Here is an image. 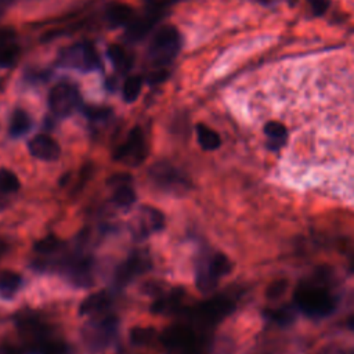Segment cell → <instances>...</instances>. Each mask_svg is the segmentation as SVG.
Returning a JSON list of instances; mask_svg holds the SVG:
<instances>
[{"instance_id":"4","label":"cell","mask_w":354,"mask_h":354,"mask_svg":"<svg viewBox=\"0 0 354 354\" xmlns=\"http://www.w3.org/2000/svg\"><path fill=\"white\" fill-rule=\"evenodd\" d=\"M59 62L66 68L91 72L100 68V57L90 43H77L59 53Z\"/></svg>"},{"instance_id":"19","label":"cell","mask_w":354,"mask_h":354,"mask_svg":"<svg viewBox=\"0 0 354 354\" xmlns=\"http://www.w3.org/2000/svg\"><path fill=\"white\" fill-rule=\"evenodd\" d=\"M196 137H198L199 145L205 151H214L221 144V138H220L218 133H216L213 129H210L202 123L196 124Z\"/></svg>"},{"instance_id":"18","label":"cell","mask_w":354,"mask_h":354,"mask_svg":"<svg viewBox=\"0 0 354 354\" xmlns=\"http://www.w3.org/2000/svg\"><path fill=\"white\" fill-rule=\"evenodd\" d=\"M22 285V278L19 274L12 271H1L0 272V296L10 299Z\"/></svg>"},{"instance_id":"16","label":"cell","mask_w":354,"mask_h":354,"mask_svg":"<svg viewBox=\"0 0 354 354\" xmlns=\"http://www.w3.org/2000/svg\"><path fill=\"white\" fill-rule=\"evenodd\" d=\"M141 223H142V231L144 234H151L160 231L165 227V217L162 212H159L155 207L142 206L141 207Z\"/></svg>"},{"instance_id":"21","label":"cell","mask_w":354,"mask_h":354,"mask_svg":"<svg viewBox=\"0 0 354 354\" xmlns=\"http://www.w3.org/2000/svg\"><path fill=\"white\" fill-rule=\"evenodd\" d=\"M32 126L29 115L22 109H15L10 119V134L12 137H21L29 131Z\"/></svg>"},{"instance_id":"13","label":"cell","mask_w":354,"mask_h":354,"mask_svg":"<svg viewBox=\"0 0 354 354\" xmlns=\"http://www.w3.org/2000/svg\"><path fill=\"white\" fill-rule=\"evenodd\" d=\"M28 348L30 354H68L69 351L66 343L53 337L50 333L29 342Z\"/></svg>"},{"instance_id":"38","label":"cell","mask_w":354,"mask_h":354,"mask_svg":"<svg viewBox=\"0 0 354 354\" xmlns=\"http://www.w3.org/2000/svg\"><path fill=\"white\" fill-rule=\"evenodd\" d=\"M0 88H1V82H0Z\"/></svg>"},{"instance_id":"20","label":"cell","mask_w":354,"mask_h":354,"mask_svg":"<svg viewBox=\"0 0 354 354\" xmlns=\"http://www.w3.org/2000/svg\"><path fill=\"white\" fill-rule=\"evenodd\" d=\"M108 58L119 72H127L131 66V57L119 44H112L108 47Z\"/></svg>"},{"instance_id":"35","label":"cell","mask_w":354,"mask_h":354,"mask_svg":"<svg viewBox=\"0 0 354 354\" xmlns=\"http://www.w3.org/2000/svg\"><path fill=\"white\" fill-rule=\"evenodd\" d=\"M4 248H6V246H4V243L0 241V254L4 252Z\"/></svg>"},{"instance_id":"24","label":"cell","mask_w":354,"mask_h":354,"mask_svg":"<svg viewBox=\"0 0 354 354\" xmlns=\"http://www.w3.org/2000/svg\"><path fill=\"white\" fill-rule=\"evenodd\" d=\"M113 202L119 207H130L136 202L134 189L129 184L119 185L113 192Z\"/></svg>"},{"instance_id":"7","label":"cell","mask_w":354,"mask_h":354,"mask_svg":"<svg viewBox=\"0 0 354 354\" xmlns=\"http://www.w3.org/2000/svg\"><path fill=\"white\" fill-rule=\"evenodd\" d=\"M113 158L131 166L140 165L147 158V144L140 127L130 130L126 141L116 148Z\"/></svg>"},{"instance_id":"32","label":"cell","mask_w":354,"mask_h":354,"mask_svg":"<svg viewBox=\"0 0 354 354\" xmlns=\"http://www.w3.org/2000/svg\"><path fill=\"white\" fill-rule=\"evenodd\" d=\"M131 181V176L130 174H126V173H122V174H113L109 180H108V184L109 185H124V184H129Z\"/></svg>"},{"instance_id":"1","label":"cell","mask_w":354,"mask_h":354,"mask_svg":"<svg viewBox=\"0 0 354 354\" xmlns=\"http://www.w3.org/2000/svg\"><path fill=\"white\" fill-rule=\"evenodd\" d=\"M295 304L308 317H326L335 307L336 301L329 290L321 282H306L295 290Z\"/></svg>"},{"instance_id":"15","label":"cell","mask_w":354,"mask_h":354,"mask_svg":"<svg viewBox=\"0 0 354 354\" xmlns=\"http://www.w3.org/2000/svg\"><path fill=\"white\" fill-rule=\"evenodd\" d=\"M111 303V295L106 290H100L97 293L88 295L82 300L79 306L80 315H91L104 310Z\"/></svg>"},{"instance_id":"34","label":"cell","mask_w":354,"mask_h":354,"mask_svg":"<svg viewBox=\"0 0 354 354\" xmlns=\"http://www.w3.org/2000/svg\"><path fill=\"white\" fill-rule=\"evenodd\" d=\"M347 326L354 330V315H351V317L347 319Z\"/></svg>"},{"instance_id":"23","label":"cell","mask_w":354,"mask_h":354,"mask_svg":"<svg viewBox=\"0 0 354 354\" xmlns=\"http://www.w3.org/2000/svg\"><path fill=\"white\" fill-rule=\"evenodd\" d=\"M156 337V329L151 326H136L130 330V340L136 346H145Z\"/></svg>"},{"instance_id":"8","label":"cell","mask_w":354,"mask_h":354,"mask_svg":"<svg viewBox=\"0 0 354 354\" xmlns=\"http://www.w3.org/2000/svg\"><path fill=\"white\" fill-rule=\"evenodd\" d=\"M149 177L160 189L169 192H181L188 187V180L174 166L159 162L149 169Z\"/></svg>"},{"instance_id":"36","label":"cell","mask_w":354,"mask_h":354,"mask_svg":"<svg viewBox=\"0 0 354 354\" xmlns=\"http://www.w3.org/2000/svg\"><path fill=\"white\" fill-rule=\"evenodd\" d=\"M263 3H270V1H272V0H261Z\"/></svg>"},{"instance_id":"26","label":"cell","mask_w":354,"mask_h":354,"mask_svg":"<svg viewBox=\"0 0 354 354\" xmlns=\"http://www.w3.org/2000/svg\"><path fill=\"white\" fill-rule=\"evenodd\" d=\"M19 189V180L8 169H0V192L14 194Z\"/></svg>"},{"instance_id":"33","label":"cell","mask_w":354,"mask_h":354,"mask_svg":"<svg viewBox=\"0 0 354 354\" xmlns=\"http://www.w3.org/2000/svg\"><path fill=\"white\" fill-rule=\"evenodd\" d=\"M1 354H21V353L14 347H6V348H3Z\"/></svg>"},{"instance_id":"10","label":"cell","mask_w":354,"mask_h":354,"mask_svg":"<svg viewBox=\"0 0 354 354\" xmlns=\"http://www.w3.org/2000/svg\"><path fill=\"white\" fill-rule=\"evenodd\" d=\"M148 268H149V259L141 253H136L118 267L115 272V282L123 286L130 281H133L137 275L145 272Z\"/></svg>"},{"instance_id":"27","label":"cell","mask_w":354,"mask_h":354,"mask_svg":"<svg viewBox=\"0 0 354 354\" xmlns=\"http://www.w3.org/2000/svg\"><path fill=\"white\" fill-rule=\"evenodd\" d=\"M264 317L278 325H288L293 319L292 313L286 308H268L264 311Z\"/></svg>"},{"instance_id":"30","label":"cell","mask_w":354,"mask_h":354,"mask_svg":"<svg viewBox=\"0 0 354 354\" xmlns=\"http://www.w3.org/2000/svg\"><path fill=\"white\" fill-rule=\"evenodd\" d=\"M315 15L324 14L329 7V0H307Z\"/></svg>"},{"instance_id":"5","label":"cell","mask_w":354,"mask_h":354,"mask_svg":"<svg viewBox=\"0 0 354 354\" xmlns=\"http://www.w3.org/2000/svg\"><path fill=\"white\" fill-rule=\"evenodd\" d=\"M160 342L169 350H177L183 354H199L201 340L195 330L184 325H173L163 330Z\"/></svg>"},{"instance_id":"25","label":"cell","mask_w":354,"mask_h":354,"mask_svg":"<svg viewBox=\"0 0 354 354\" xmlns=\"http://www.w3.org/2000/svg\"><path fill=\"white\" fill-rule=\"evenodd\" d=\"M141 86H142V80L140 76L127 77V80L124 82L123 88H122L123 100L126 102H134L141 93Z\"/></svg>"},{"instance_id":"28","label":"cell","mask_w":354,"mask_h":354,"mask_svg":"<svg viewBox=\"0 0 354 354\" xmlns=\"http://www.w3.org/2000/svg\"><path fill=\"white\" fill-rule=\"evenodd\" d=\"M59 246H61V241L54 235H48L35 243V250L41 254H48L55 252Z\"/></svg>"},{"instance_id":"14","label":"cell","mask_w":354,"mask_h":354,"mask_svg":"<svg viewBox=\"0 0 354 354\" xmlns=\"http://www.w3.org/2000/svg\"><path fill=\"white\" fill-rule=\"evenodd\" d=\"M105 15L111 26H124L133 21L134 11L124 3H112L108 6Z\"/></svg>"},{"instance_id":"12","label":"cell","mask_w":354,"mask_h":354,"mask_svg":"<svg viewBox=\"0 0 354 354\" xmlns=\"http://www.w3.org/2000/svg\"><path fill=\"white\" fill-rule=\"evenodd\" d=\"M17 35L11 28H0V66L8 68L18 58Z\"/></svg>"},{"instance_id":"37","label":"cell","mask_w":354,"mask_h":354,"mask_svg":"<svg viewBox=\"0 0 354 354\" xmlns=\"http://www.w3.org/2000/svg\"><path fill=\"white\" fill-rule=\"evenodd\" d=\"M351 270L354 271V260H353V264H351Z\"/></svg>"},{"instance_id":"11","label":"cell","mask_w":354,"mask_h":354,"mask_svg":"<svg viewBox=\"0 0 354 354\" xmlns=\"http://www.w3.org/2000/svg\"><path fill=\"white\" fill-rule=\"evenodd\" d=\"M28 149L32 156L46 162H54L61 155V148L58 142L47 136V134H37L28 142Z\"/></svg>"},{"instance_id":"2","label":"cell","mask_w":354,"mask_h":354,"mask_svg":"<svg viewBox=\"0 0 354 354\" xmlns=\"http://www.w3.org/2000/svg\"><path fill=\"white\" fill-rule=\"evenodd\" d=\"M181 35L173 25L162 26L151 40L148 48L149 59L156 65H166L171 62L181 50Z\"/></svg>"},{"instance_id":"9","label":"cell","mask_w":354,"mask_h":354,"mask_svg":"<svg viewBox=\"0 0 354 354\" xmlns=\"http://www.w3.org/2000/svg\"><path fill=\"white\" fill-rule=\"evenodd\" d=\"M234 311V303L223 296L212 297L203 303H201L195 310V317L205 322L206 325H213L221 321L224 317Z\"/></svg>"},{"instance_id":"31","label":"cell","mask_w":354,"mask_h":354,"mask_svg":"<svg viewBox=\"0 0 354 354\" xmlns=\"http://www.w3.org/2000/svg\"><path fill=\"white\" fill-rule=\"evenodd\" d=\"M86 113L90 119H104L108 116L109 109L106 108H98V106H91L86 109Z\"/></svg>"},{"instance_id":"29","label":"cell","mask_w":354,"mask_h":354,"mask_svg":"<svg viewBox=\"0 0 354 354\" xmlns=\"http://www.w3.org/2000/svg\"><path fill=\"white\" fill-rule=\"evenodd\" d=\"M288 289V281L286 279H277L271 282L266 289V297L268 300H278L281 299Z\"/></svg>"},{"instance_id":"22","label":"cell","mask_w":354,"mask_h":354,"mask_svg":"<svg viewBox=\"0 0 354 354\" xmlns=\"http://www.w3.org/2000/svg\"><path fill=\"white\" fill-rule=\"evenodd\" d=\"M158 21V17L156 15H152V11H149L148 15H145L144 18L141 19H137L134 22H130L129 25V33L127 36L133 40H137V39H141L153 25L155 22Z\"/></svg>"},{"instance_id":"17","label":"cell","mask_w":354,"mask_h":354,"mask_svg":"<svg viewBox=\"0 0 354 354\" xmlns=\"http://www.w3.org/2000/svg\"><path fill=\"white\" fill-rule=\"evenodd\" d=\"M184 295V289L183 288H176L173 289L169 296L165 297H159L158 300L153 301L151 311L155 314H160V313H167V311H174L176 307H178L180 304V299Z\"/></svg>"},{"instance_id":"6","label":"cell","mask_w":354,"mask_h":354,"mask_svg":"<svg viewBox=\"0 0 354 354\" xmlns=\"http://www.w3.org/2000/svg\"><path fill=\"white\" fill-rule=\"evenodd\" d=\"M80 93L71 83H58L48 94V105L54 115L66 118L72 115L80 105Z\"/></svg>"},{"instance_id":"3","label":"cell","mask_w":354,"mask_h":354,"mask_svg":"<svg viewBox=\"0 0 354 354\" xmlns=\"http://www.w3.org/2000/svg\"><path fill=\"white\" fill-rule=\"evenodd\" d=\"M231 271V261L223 253H214L196 271V286L202 293L212 292L221 277Z\"/></svg>"}]
</instances>
